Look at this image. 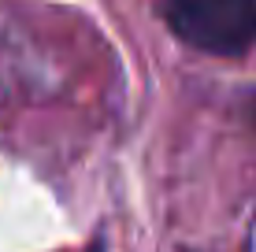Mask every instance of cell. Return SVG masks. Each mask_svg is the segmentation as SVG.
<instances>
[{
    "instance_id": "6da1fadb",
    "label": "cell",
    "mask_w": 256,
    "mask_h": 252,
    "mask_svg": "<svg viewBox=\"0 0 256 252\" xmlns=\"http://www.w3.org/2000/svg\"><path fill=\"white\" fill-rule=\"evenodd\" d=\"M178 41L208 56H242L256 45V0H160Z\"/></svg>"
},
{
    "instance_id": "7a4b0ae2",
    "label": "cell",
    "mask_w": 256,
    "mask_h": 252,
    "mask_svg": "<svg viewBox=\"0 0 256 252\" xmlns=\"http://www.w3.org/2000/svg\"><path fill=\"white\" fill-rule=\"evenodd\" d=\"M90 252H104V249H100V245H93V249H90Z\"/></svg>"
}]
</instances>
